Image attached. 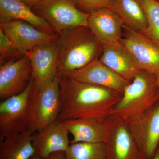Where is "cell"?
<instances>
[{
  "instance_id": "11",
  "label": "cell",
  "mask_w": 159,
  "mask_h": 159,
  "mask_svg": "<svg viewBox=\"0 0 159 159\" xmlns=\"http://www.w3.org/2000/svg\"><path fill=\"white\" fill-rule=\"evenodd\" d=\"M32 77L31 62L25 54L11 60L0 68V98L2 100L22 93Z\"/></svg>"
},
{
  "instance_id": "23",
  "label": "cell",
  "mask_w": 159,
  "mask_h": 159,
  "mask_svg": "<svg viewBox=\"0 0 159 159\" xmlns=\"http://www.w3.org/2000/svg\"><path fill=\"white\" fill-rule=\"evenodd\" d=\"M13 45L8 36L0 29V63L1 66L6 63V60L8 61L24 55Z\"/></svg>"
},
{
  "instance_id": "4",
  "label": "cell",
  "mask_w": 159,
  "mask_h": 159,
  "mask_svg": "<svg viewBox=\"0 0 159 159\" xmlns=\"http://www.w3.org/2000/svg\"><path fill=\"white\" fill-rule=\"evenodd\" d=\"M159 101V89L156 74L140 70L125 87L122 99L111 114L128 120L144 113Z\"/></svg>"
},
{
  "instance_id": "8",
  "label": "cell",
  "mask_w": 159,
  "mask_h": 159,
  "mask_svg": "<svg viewBox=\"0 0 159 159\" xmlns=\"http://www.w3.org/2000/svg\"><path fill=\"white\" fill-rule=\"evenodd\" d=\"M25 54L30 60L32 78L39 93L58 76L59 60L57 40L35 47Z\"/></svg>"
},
{
  "instance_id": "18",
  "label": "cell",
  "mask_w": 159,
  "mask_h": 159,
  "mask_svg": "<svg viewBox=\"0 0 159 159\" xmlns=\"http://www.w3.org/2000/svg\"><path fill=\"white\" fill-rule=\"evenodd\" d=\"M62 122L73 136L70 144L78 142L100 143L104 141L106 132L104 121L93 119H79Z\"/></svg>"
},
{
  "instance_id": "7",
  "label": "cell",
  "mask_w": 159,
  "mask_h": 159,
  "mask_svg": "<svg viewBox=\"0 0 159 159\" xmlns=\"http://www.w3.org/2000/svg\"><path fill=\"white\" fill-rule=\"evenodd\" d=\"M145 159H152L159 145V101L144 113L125 120Z\"/></svg>"
},
{
  "instance_id": "15",
  "label": "cell",
  "mask_w": 159,
  "mask_h": 159,
  "mask_svg": "<svg viewBox=\"0 0 159 159\" xmlns=\"http://www.w3.org/2000/svg\"><path fill=\"white\" fill-rule=\"evenodd\" d=\"M61 109V91L59 77L40 92L35 109L33 131L40 130L58 119Z\"/></svg>"
},
{
  "instance_id": "24",
  "label": "cell",
  "mask_w": 159,
  "mask_h": 159,
  "mask_svg": "<svg viewBox=\"0 0 159 159\" xmlns=\"http://www.w3.org/2000/svg\"><path fill=\"white\" fill-rule=\"evenodd\" d=\"M78 8L89 12L109 8L113 0H75Z\"/></svg>"
},
{
  "instance_id": "3",
  "label": "cell",
  "mask_w": 159,
  "mask_h": 159,
  "mask_svg": "<svg viewBox=\"0 0 159 159\" xmlns=\"http://www.w3.org/2000/svg\"><path fill=\"white\" fill-rule=\"evenodd\" d=\"M39 93L31 77L22 93L0 103V134L11 137L28 131H33Z\"/></svg>"
},
{
  "instance_id": "17",
  "label": "cell",
  "mask_w": 159,
  "mask_h": 159,
  "mask_svg": "<svg viewBox=\"0 0 159 159\" xmlns=\"http://www.w3.org/2000/svg\"><path fill=\"white\" fill-rule=\"evenodd\" d=\"M15 20L29 23L46 33L56 34L45 20L35 14L22 0H0V24Z\"/></svg>"
},
{
  "instance_id": "27",
  "label": "cell",
  "mask_w": 159,
  "mask_h": 159,
  "mask_svg": "<svg viewBox=\"0 0 159 159\" xmlns=\"http://www.w3.org/2000/svg\"><path fill=\"white\" fill-rule=\"evenodd\" d=\"M50 157H49L48 158H43L41 157L38 155L36 154H34L33 157H31L30 159H50Z\"/></svg>"
},
{
  "instance_id": "21",
  "label": "cell",
  "mask_w": 159,
  "mask_h": 159,
  "mask_svg": "<svg viewBox=\"0 0 159 159\" xmlns=\"http://www.w3.org/2000/svg\"><path fill=\"white\" fill-rule=\"evenodd\" d=\"M65 159H107L103 142L70 144L65 152Z\"/></svg>"
},
{
  "instance_id": "19",
  "label": "cell",
  "mask_w": 159,
  "mask_h": 159,
  "mask_svg": "<svg viewBox=\"0 0 159 159\" xmlns=\"http://www.w3.org/2000/svg\"><path fill=\"white\" fill-rule=\"evenodd\" d=\"M28 131L6 137L0 141V159H30L35 154L33 134Z\"/></svg>"
},
{
  "instance_id": "28",
  "label": "cell",
  "mask_w": 159,
  "mask_h": 159,
  "mask_svg": "<svg viewBox=\"0 0 159 159\" xmlns=\"http://www.w3.org/2000/svg\"><path fill=\"white\" fill-rule=\"evenodd\" d=\"M152 159H159V145Z\"/></svg>"
},
{
  "instance_id": "13",
  "label": "cell",
  "mask_w": 159,
  "mask_h": 159,
  "mask_svg": "<svg viewBox=\"0 0 159 159\" xmlns=\"http://www.w3.org/2000/svg\"><path fill=\"white\" fill-rule=\"evenodd\" d=\"M124 26L119 16L110 8L89 13L88 27L102 46L120 43Z\"/></svg>"
},
{
  "instance_id": "5",
  "label": "cell",
  "mask_w": 159,
  "mask_h": 159,
  "mask_svg": "<svg viewBox=\"0 0 159 159\" xmlns=\"http://www.w3.org/2000/svg\"><path fill=\"white\" fill-rule=\"evenodd\" d=\"M33 7L34 13L45 20L57 34L75 27H88L89 13L80 10L75 0H41Z\"/></svg>"
},
{
  "instance_id": "29",
  "label": "cell",
  "mask_w": 159,
  "mask_h": 159,
  "mask_svg": "<svg viewBox=\"0 0 159 159\" xmlns=\"http://www.w3.org/2000/svg\"><path fill=\"white\" fill-rule=\"evenodd\" d=\"M156 76L157 83L159 89V74H156Z\"/></svg>"
},
{
  "instance_id": "22",
  "label": "cell",
  "mask_w": 159,
  "mask_h": 159,
  "mask_svg": "<svg viewBox=\"0 0 159 159\" xmlns=\"http://www.w3.org/2000/svg\"><path fill=\"white\" fill-rule=\"evenodd\" d=\"M147 17L148 26L140 32L151 40L159 47V1L139 0Z\"/></svg>"
},
{
  "instance_id": "10",
  "label": "cell",
  "mask_w": 159,
  "mask_h": 159,
  "mask_svg": "<svg viewBox=\"0 0 159 159\" xmlns=\"http://www.w3.org/2000/svg\"><path fill=\"white\" fill-rule=\"evenodd\" d=\"M0 29L23 54L37 46L56 41L59 37L58 34L46 33L20 20L0 24Z\"/></svg>"
},
{
  "instance_id": "2",
  "label": "cell",
  "mask_w": 159,
  "mask_h": 159,
  "mask_svg": "<svg viewBox=\"0 0 159 159\" xmlns=\"http://www.w3.org/2000/svg\"><path fill=\"white\" fill-rule=\"evenodd\" d=\"M58 35V75L82 68L98 58L102 51V45L88 27H75Z\"/></svg>"
},
{
  "instance_id": "12",
  "label": "cell",
  "mask_w": 159,
  "mask_h": 159,
  "mask_svg": "<svg viewBox=\"0 0 159 159\" xmlns=\"http://www.w3.org/2000/svg\"><path fill=\"white\" fill-rule=\"evenodd\" d=\"M80 82L92 84L123 93L129 83L102 63L99 58L82 68L64 74Z\"/></svg>"
},
{
  "instance_id": "20",
  "label": "cell",
  "mask_w": 159,
  "mask_h": 159,
  "mask_svg": "<svg viewBox=\"0 0 159 159\" xmlns=\"http://www.w3.org/2000/svg\"><path fill=\"white\" fill-rule=\"evenodd\" d=\"M109 8L119 16L125 27L139 32L147 28V17L139 0H113Z\"/></svg>"
},
{
  "instance_id": "9",
  "label": "cell",
  "mask_w": 159,
  "mask_h": 159,
  "mask_svg": "<svg viewBox=\"0 0 159 159\" xmlns=\"http://www.w3.org/2000/svg\"><path fill=\"white\" fill-rule=\"evenodd\" d=\"M120 43L127 49L141 70L159 74V47L138 31L124 26Z\"/></svg>"
},
{
  "instance_id": "6",
  "label": "cell",
  "mask_w": 159,
  "mask_h": 159,
  "mask_svg": "<svg viewBox=\"0 0 159 159\" xmlns=\"http://www.w3.org/2000/svg\"><path fill=\"white\" fill-rule=\"evenodd\" d=\"M104 124L107 159H145L124 119L111 114Z\"/></svg>"
},
{
  "instance_id": "26",
  "label": "cell",
  "mask_w": 159,
  "mask_h": 159,
  "mask_svg": "<svg viewBox=\"0 0 159 159\" xmlns=\"http://www.w3.org/2000/svg\"><path fill=\"white\" fill-rule=\"evenodd\" d=\"M26 4H27L29 7H33L36 4L39 2L41 0H22Z\"/></svg>"
},
{
  "instance_id": "16",
  "label": "cell",
  "mask_w": 159,
  "mask_h": 159,
  "mask_svg": "<svg viewBox=\"0 0 159 159\" xmlns=\"http://www.w3.org/2000/svg\"><path fill=\"white\" fill-rule=\"evenodd\" d=\"M102 46L99 60L127 81L131 82L140 70L127 49L121 43Z\"/></svg>"
},
{
  "instance_id": "1",
  "label": "cell",
  "mask_w": 159,
  "mask_h": 159,
  "mask_svg": "<svg viewBox=\"0 0 159 159\" xmlns=\"http://www.w3.org/2000/svg\"><path fill=\"white\" fill-rule=\"evenodd\" d=\"M61 109L58 119H93L104 121L122 99V93L58 75Z\"/></svg>"
},
{
  "instance_id": "25",
  "label": "cell",
  "mask_w": 159,
  "mask_h": 159,
  "mask_svg": "<svg viewBox=\"0 0 159 159\" xmlns=\"http://www.w3.org/2000/svg\"><path fill=\"white\" fill-rule=\"evenodd\" d=\"M50 159H65V152H57L51 155Z\"/></svg>"
},
{
  "instance_id": "30",
  "label": "cell",
  "mask_w": 159,
  "mask_h": 159,
  "mask_svg": "<svg viewBox=\"0 0 159 159\" xmlns=\"http://www.w3.org/2000/svg\"><path fill=\"white\" fill-rule=\"evenodd\" d=\"M157 1H159V0H157Z\"/></svg>"
},
{
  "instance_id": "14",
  "label": "cell",
  "mask_w": 159,
  "mask_h": 159,
  "mask_svg": "<svg viewBox=\"0 0 159 159\" xmlns=\"http://www.w3.org/2000/svg\"><path fill=\"white\" fill-rule=\"evenodd\" d=\"M69 133L62 121L57 119L33 134L35 154L47 158L57 152H66L70 145Z\"/></svg>"
}]
</instances>
